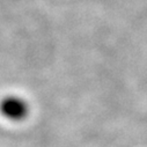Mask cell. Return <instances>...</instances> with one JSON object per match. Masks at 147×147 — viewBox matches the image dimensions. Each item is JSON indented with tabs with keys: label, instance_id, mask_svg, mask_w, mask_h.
Masks as SVG:
<instances>
[{
	"label": "cell",
	"instance_id": "cell-1",
	"mask_svg": "<svg viewBox=\"0 0 147 147\" xmlns=\"http://www.w3.org/2000/svg\"><path fill=\"white\" fill-rule=\"evenodd\" d=\"M0 114L8 121L20 122L29 115V104L16 95H8L0 101Z\"/></svg>",
	"mask_w": 147,
	"mask_h": 147
}]
</instances>
